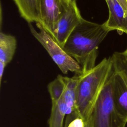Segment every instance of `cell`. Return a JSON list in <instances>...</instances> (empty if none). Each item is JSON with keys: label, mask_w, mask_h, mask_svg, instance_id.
<instances>
[{"label": "cell", "mask_w": 127, "mask_h": 127, "mask_svg": "<svg viewBox=\"0 0 127 127\" xmlns=\"http://www.w3.org/2000/svg\"><path fill=\"white\" fill-rule=\"evenodd\" d=\"M64 124L67 127H84L85 122L77 112H74L66 116Z\"/></svg>", "instance_id": "obj_15"}, {"label": "cell", "mask_w": 127, "mask_h": 127, "mask_svg": "<svg viewBox=\"0 0 127 127\" xmlns=\"http://www.w3.org/2000/svg\"><path fill=\"white\" fill-rule=\"evenodd\" d=\"M123 54L127 58V49H126V50L124 51V52H123Z\"/></svg>", "instance_id": "obj_19"}, {"label": "cell", "mask_w": 127, "mask_h": 127, "mask_svg": "<svg viewBox=\"0 0 127 127\" xmlns=\"http://www.w3.org/2000/svg\"><path fill=\"white\" fill-rule=\"evenodd\" d=\"M113 68L111 57L104 58L90 70L79 74L76 111L84 122L91 116L94 106Z\"/></svg>", "instance_id": "obj_2"}, {"label": "cell", "mask_w": 127, "mask_h": 127, "mask_svg": "<svg viewBox=\"0 0 127 127\" xmlns=\"http://www.w3.org/2000/svg\"><path fill=\"white\" fill-rule=\"evenodd\" d=\"M71 0H38L40 23L53 37L59 20Z\"/></svg>", "instance_id": "obj_5"}, {"label": "cell", "mask_w": 127, "mask_h": 127, "mask_svg": "<svg viewBox=\"0 0 127 127\" xmlns=\"http://www.w3.org/2000/svg\"><path fill=\"white\" fill-rule=\"evenodd\" d=\"M65 82L64 77L62 75H58L47 86L52 103L59 101L62 98L64 91Z\"/></svg>", "instance_id": "obj_13"}, {"label": "cell", "mask_w": 127, "mask_h": 127, "mask_svg": "<svg viewBox=\"0 0 127 127\" xmlns=\"http://www.w3.org/2000/svg\"><path fill=\"white\" fill-rule=\"evenodd\" d=\"M115 70L109 77L92 110L90 119L93 127H126L127 121L118 112L113 99Z\"/></svg>", "instance_id": "obj_3"}, {"label": "cell", "mask_w": 127, "mask_h": 127, "mask_svg": "<svg viewBox=\"0 0 127 127\" xmlns=\"http://www.w3.org/2000/svg\"><path fill=\"white\" fill-rule=\"evenodd\" d=\"M117 0L122 5L124 10L127 12V0Z\"/></svg>", "instance_id": "obj_17"}, {"label": "cell", "mask_w": 127, "mask_h": 127, "mask_svg": "<svg viewBox=\"0 0 127 127\" xmlns=\"http://www.w3.org/2000/svg\"><path fill=\"white\" fill-rule=\"evenodd\" d=\"M115 70L119 74L127 85V58L123 52H114L111 57Z\"/></svg>", "instance_id": "obj_14"}, {"label": "cell", "mask_w": 127, "mask_h": 127, "mask_svg": "<svg viewBox=\"0 0 127 127\" xmlns=\"http://www.w3.org/2000/svg\"><path fill=\"white\" fill-rule=\"evenodd\" d=\"M83 19L76 0H71L58 21L53 37L54 40L63 48L70 34Z\"/></svg>", "instance_id": "obj_6"}, {"label": "cell", "mask_w": 127, "mask_h": 127, "mask_svg": "<svg viewBox=\"0 0 127 127\" xmlns=\"http://www.w3.org/2000/svg\"><path fill=\"white\" fill-rule=\"evenodd\" d=\"M84 127H93L90 118L88 121H87L86 122H85Z\"/></svg>", "instance_id": "obj_18"}, {"label": "cell", "mask_w": 127, "mask_h": 127, "mask_svg": "<svg viewBox=\"0 0 127 127\" xmlns=\"http://www.w3.org/2000/svg\"><path fill=\"white\" fill-rule=\"evenodd\" d=\"M36 24L39 31L35 30L31 23H28L31 34L45 49L62 73L67 74L70 71L75 72V74H81V66L76 60L54 40L40 23Z\"/></svg>", "instance_id": "obj_4"}, {"label": "cell", "mask_w": 127, "mask_h": 127, "mask_svg": "<svg viewBox=\"0 0 127 127\" xmlns=\"http://www.w3.org/2000/svg\"><path fill=\"white\" fill-rule=\"evenodd\" d=\"M6 65L1 62H0V85L1 84L2 79L4 71V69Z\"/></svg>", "instance_id": "obj_16"}, {"label": "cell", "mask_w": 127, "mask_h": 127, "mask_svg": "<svg viewBox=\"0 0 127 127\" xmlns=\"http://www.w3.org/2000/svg\"><path fill=\"white\" fill-rule=\"evenodd\" d=\"M67 108L62 98L57 102L52 103L48 127H64V120L66 116Z\"/></svg>", "instance_id": "obj_12"}, {"label": "cell", "mask_w": 127, "mask_h": 127, "mask_svg": "<svg viewBox=\"0 0 127 127\" xmlns=\"http://www.w3.org/2000/svg\"><path fill=\"white\" fill-rule=\"evenodd\" d=\"M65 87L63 95L62 97L67 108L66 116L76 111V99L77 87L79 79V74H75L73 77L64 76Z\"/></svg>", "instance_id": "obj_9"}, {"label": "cell", "mask_w": 127, "mask_h": 127, "mask_svg": "<svg viewBox=\"0 0 127 127\" xmlns=\"http://www.w3.org/2000/svg\"><path fill=\"white\" fill-rule=\"evenodd\" d=\"M113 96L118 112L127 121V85L122 76L115 70Z\"/></svg>", "instance_id": "obj_8"}, {"label": "cell", "mask_w": 127, "mask_h": 127, "mask_svg": "<svg viewBox=\"0 0 127 127\" xmlns=\"http://www.w3.org/2000/svg\"><path fill=\"white\" fill-rule=\"evenodd\" d=\"M64 127H67L66 126L65 124H64Z\"/></svg>", "instance_id": "obj_20"}, {"label": "cell", "mask_w": 127, "mask_h": 127, "mask_svg": "<svg viewBox=\"0 0 127 127\" xmlns=\"http://www.w3.org/2000/svg\"><path fill=\"white\" fill-rule=\"evenodd\" d=\"M16 39L1 31L0 33V62L6 65L11 62L16 49Z\"/></svg>", "instance_id": "obj_11"}, {"label": "cell", "mask_w": 127, "mask_h": 127, "mask_svg": "<svg viewBox=\"0 0 127 127\" xmlns=\"http://www.w3.org/2000/svg\"><path fill=\"white\" fill-rule=\"evenodd\" d=\"M109 10L108 19L103 23L109 32L116 30L127 34V12L117 0H105Z\"/></svg>", "instance_id": "obj_7"}, {"label": "cell", "mask_w": 127, "mask_h": 127, "mask_svg": "<svg viewBox=\"0 0 127 127\" xmlns=\"http://www.w3.org/2000/svg\"><path fill=\"white\" fill-rule=\"evenodd\" d=\"M21 17L28 23H40L38 0H13Z\"/></svg>", "instance_id": "obj_10"}, {"label": "cell", "mask_w": 127, "mask_h": 127, "mask_svg": "<svg viewBox=\"0 0 127 127\" xmlns=\"http://www.w3.org/2000/svg\"><path fill=\"white\" fill-rule=\"evenodd\" d=\"M109 32L103 24L83 18L70 34L63 48L79 64L81 73L96 65L99 45Z\"/></svg>", "instance_id": "obj_1"}]
</instances>
